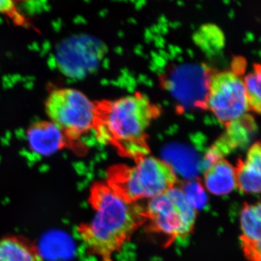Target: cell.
Masks as SVG:
<instances>
[{
  "instance_id": "obj_5",
  "label": "cell",
  "mask_w": 261,
  "mask_h": 261,
  "mask_svg": "<svg viewBox=\"0 0 261 261\" xmlns=\"http://www.w3.org/2000/svg\"><path fill=\"white\" fill-rule=\"evenodd\" d=\"M45 107L49 121L63 130L71 143L94 129L97 123V105L75 89H55L48 96Z\"/></svg>"
},
{
  "instance_id": "obj_11",
  "label": "cell",
  "mask_w": 261,
  "mask_h": 261,
  "mask_svg": "<svg viewBox=\"0 0 261 261\" xmlns=\"http://www.w3.org/2000/svg\"><path fill=\"white\" fill-rule=\"evenodd\" d=\"M204 185L213 195H228L237 187L235 168L225 160L216 161L205 170Z\"/></svg>"
},
{
  "instance_id": "obj_2",
  "label": "cell",
  "mask_w": 261,
  "mask_h": 261,
  "mask_svg": "<svg viewBox=\"0 0 261 261\" xmlns=\"http://www.w3.org/2000/svg\"><path fill=\"white\" fill-rule=\"evenodd\" d=\"M97 121L94 129L104 142L123 145L142 142L155 110L148 99L140 95L128 96L98 106Z\"/></svg>"
},
{
  "instance_id": "obj_18",
  "label": "cell",
  "mask_w": 261,
  "mask_h": 261,
  "mask_svg": "<svg viewBox=\"0 0 261 261\" xmlns=\"http://www.w3.org/2000/svg\"><path fill=\"white\" fill-rule=\"evenodd\" d=\"M16 0H0V15H4L18 27L29 28L31 24L19 11Z\"/></svg>"
},
{
  "instance_id": "obj_9",
  "label": "cell",
  "mask_w": 261,
  "mask_h": 261,
  "mask_svg": "<svg viewBox=\"0 0 261 261\" xmlns=\"http://www.w3.org/2000/svg\"><path fill=\"white\" fill-rule=\"evenodd\" d=\"M240 242L247 261H261L260 202H245L240 213Z\"/></svg>"
},
{
  "instance_id": "obj_12",
  "label": "cell",
  "mask_w": 261,
  "mask_h": 261,
  "mask_svg": "<svg viewBox=\"0 0 261 261\" xmlns=\"http://www.w3.org/2000/svg\"><path fill=\"white\" fill-rule=\"evenodd\" d=\"M0 261H44L35 244L28 239L9 235L0 239Z\"/></svg>"
},
{
  "instance_id": "obj_19",
  "label": "cell",
  "mask_w": 261,
  "mask_h": 261,
  "mask_svg": "<svg viewBox=\"0 0 261 261\" xmlns=\"http://www.w3.org/2000/svg\"><path fill=\"white\" fill-rule=\"evenodd\" d=\"M24 1H29V0H16L17 3H18V2H24Z\"/></svg>"
},
{
  "instance_id": "obj_17",
  "label": "cell",
  "mask_w": 261,
  "mask_h": 261,
  "mask_svg": "<svg viewBox=\"0 0 261 261\" xmlns=\"http://www.w3.org/2000/svg\"><path fill=\"white\" fill-rule=\"evenodd\" d=\"M187 202L196 211L202 208L207 203V195L202 184L196 180L187 182L181 187Z\"/></svg>"
},
{
  "instance_id": "obj_8",
  "label": "cell",
  "mask_w": 261,
  "mask_h": 261,
  "mask_svg": "<svg viewBox=\"0 0 261 261\" xmlns=\"http://www.w3.org/2000/svg\"><path fill=\"white\" fill-rule=\"evenodd\" d=\"M27 140L31 150L44 157L53 155L72 144L63 130L50 121L32 125L27 132Z\"/></svg>"
},
{
  "instance_id": "obj_14",
  "label": "cell",
  "mask_w": 261,
  "mask_h": 261,
  "mask_svg": "<svg viewBox=\"0 0 261 261\" xmlns=\"http://www.w3.org/2000/svg\"><path fill=\"white\" fill-rule=\"evenodd\" d=\"M251 123L245 117L228 123L226 135L216 143V147L226 154L231 149L247 145L253 132Z\"/></svg>"
},
{
  "instance_id": "obj_1",
  "label": "cell",
  "mask_w": 261,
  "mask_h": 261,
  "mask_svg": "<svg viewBox=\"0 0 261 261\" xmlns=\"http://www.w3.org/2000/svg\"><path fill=\"white\" fill-rule=\"evenodd\" d=\"M88 202L94 216L79 225L77 232L89 254L113 261L115 254L145 225V207L125 202L102 182L92 185Z\"/></svg>"
},
{
  "instance_id": "obj_16",
  "label": "cell",
  "mask_w": 261,
  "mask_h": 261,
  "mask_svg": "<svg viewBox=\"0 0 261 261\" xmlns=\"http://www.w3.org/2000/svg\"><path fill=\"white\" fill-rule=\"evenodd\" d=\"M260 68L257 67L250 74L247 75L244 80L250 107L257 113L260 111Z\"/></svg>"
},
{
  "instance_id": "obj_15",
  "label": "cell",
  "mask_w": 261,
  "mask_h": 261,
  "mask_svg": "<svg viewBox=\"0 0 261 261\" xmlns=\"http://www.w3.org/2000/svg\"><path fill=\"white\" fill-rule=\"evenodd\" d=\"M197 45L204 51L214 53L224 46V34L221 29L213 24L202 25L195 36Z\"/></svg>"
},
{
  "instance_id": "obj_7",
  "label": "cell",
  "mask_w": 261,
  "mask_h": 261,
  "mask_svg": "<svg viewBox=\"0 0 261 261\" xmlns=\"http://www.w3.org/2000/svg\"><path fill=\"white\" fill-rule=\"evenodd\" d=\"M210 75L203 65L187 63L175 67L166 82V87L175 100L185 109L205 105Z\"/></svg>"
},
{
  "instance_id": "obj_3",
  "label": "cell",
  "mask_w": 261,
  "mask_h": 261,
  "mask_svg": "<svg viewBox=\"0 0 261 261\" xmlns=\"http://www.w3.org/2000/svg\"><path fill=\"white\" fill-rule=\"evenodd\" d=\"M177 181L172 168L161 160L150 156L140 158L132 167L110 170L108 186L128 203L154 198L172 188Z\"/></svg>"
},
{
  "instance_id": "obj_6",
  "label": "cell",
  "mask_w": 261,
  "mask_h": 261,
  "mask_svg": "<svg viewBox=\"0 0 261 261\" xmlns=\"http://www.w3.org/2000/svg\"><path fill=\"white\" fill-rule=\"evenodd\" d=\"M205 105L219 121L226 124L246 116L250 107L244 81L233 71L211 75Z\"/></svg>"
},
{
  "instance_id": "obj_4",
  "label": "cell",
  "mask_w": 261,
  "mask_h": 261,
  "mask_svg": "<svg viewBox=\"0 0 261 261\" xmlns=\"http://www.w3.org/2000/svg\"><path fill=\"white\" fill-rule=\"evenodd\" d=\"M197 211L187 202L179 187H173L149 200L145 207L147 232L163 238L169 246L178 238L188 236L195 228Z\"/></svg>"
},
{
  "instance_id": "obj_10",
  "label": "cell",
  "mask_w": 261,
  "mask_h": 261,
  "mask_svg": "<svg viewBox=\"0 0 261 261\" xmlns=\"http://www.w3.org/2000/svg\"><path fill=\"white\" fill-rule=\"evenodd\" d=\"M260 145L255 144L250 147L247 157L239 163L236 171L237 187L245 194H259L261 186Z\"/></svg>"
},
{
  "instance_id": "obj_13",
  "label": "cell",
  "mask_w": 261,
  "mask_h": 261,
  "mask_svg": "<svg viewBox=\"0 0 261 261\" xmlns=\"http://www.w3.org/2000/svg\"><path fill=\"white\" fill-rule=\"evenodd\" d=\"M164 162L169 165L176 173L180 171L185 173H193L199 166H202L200 156L197 151L183 144H170L163 149Z\"/></svg>"
}]
</instances>
